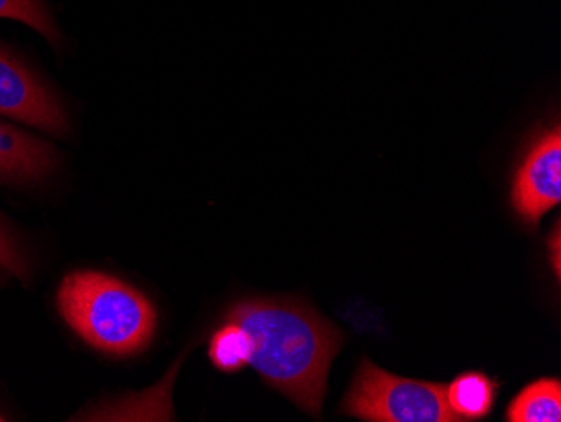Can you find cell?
Masks as SVG:
<instances>
[{
    "instance_id": "obj_7",
    "label": "cell",
    "mask_w": 561,
    "mask_h": 422,
    "mask_svg": "<svg viewBox=\"0 0 561 422\" xmlns=\"http://www.w3.org/2000/svg\"><path fill=\"white\" fill-rule=\"evenodd\" d=\"M447 404L459 421H479L493 411L496 384L481 372H468L446 387Z\"/></svg>"
},
{
    "instance_id": "obj_13",
    "label": "cell",
    "mask_w": 561,
    "mask_h": 422,
    "mask_svg": "<svg viewBox=\"0 0 561 422\" xmlns=\"http://www.w3.org/2000/svg\"><path fill=\"white\" fill-rule=\"evenodd\" d=\"M0 421H4V419H2V415H0Z\"/></svg>"
},
{
    "instance_id": "obj_11",
    "label": "cell",
    "mask_w": 561,
    "mask_h": 422,
    "mask_svg": "<svg viewBox=\"0 0 561 422\" xmlns=\"http://www.w3.org/2000/svg\"><path fill=\"white\" fill-rule=\"evenodd\" d=\"M0 270L8 271L22 283L30 282L31 266L18 238L0 216Z\"/></svg>"
},
{
    "instance_id": "obj_12",
    "label": "cell",
    "mask_w": 561,
    "mask_h": 422,
    "mask_svg": "<svg viewBox=\"0 0 561 422\" xmlns=\"http://www.w3.org/2000/svg\"><path fill=\"white\" fill-rule=\"evenodd\" d=\"M4 282V275H2V273H0V283Z\"/></svg>"
},
{
    "instance_id": "obj_4",
    "label": "cell",
    "mask_w": 561,
    "mask_h": 422,
    "mask_svg": "<svg viewBox=\"0 0 561 422\" xmlns=\"http://www.w3.org/2000/svg\"><path fill=\"white\" fill-rule=\"evenodd\" d=\"M0 115L53 135L69 130L59 98L21 59L0 47Z\"/></svg>"
},
{
    "instance_id": "obj_3",
    "label": "cell",
    "mask_w": 561,
    "mask_h": 422,
    "mask_svg": "<svg viewBox=\"0 0 561 422\" xmlns=\"http://www.w3.org/2000/svg\"><path fill=\"white\" fill-rule=\"evenodd\" d=\"M446 387L393 376L364 358L340 414L374 422H461L447 404Z\"/></svg>"
},
{
    "instance_id": "obj_8",
    "label": "cell",
    "mask_w": 561,
    "mask_h": 422,
    "mask_svg": "<svg viewBox=\"0 0 561 422\" xmlns=\"http://www.w3.org/2000/svg\"><path fill=\"white\" fill-rule=\"evenodd\" d=\"M510 422H560L561 383L540 379L529 384L513 399L506 411Z\"/></svg>"
},
{
    "instance_id": "obj_6",
    "label": "cell",
    "mask_w": 561,
    "mask_h": 422,
    "mask_svg": "<svg viewBox=\"0 0 561 422\" xmlns=\"http://www.w3.org/2000/svg\"><path fill=\"white\" fill-rule=\"evenodd\" d=\"M58 167L53 145L19 130L0 119V182L33 184L43 181Z\"/></svg>"
},
{
    "instance_id": "obj_10",
    "label": "cell",
    "mask_w": 561,
    "mask_h": 422,
    "mask_svg": "<svg viewBox=\"0 0 561 422\" xmlns=\"http://www.w3.org/2000/svg\"><path fill=\"white\" fill-rule=\"evenodd\" d=\"M0 18L14 19L58 44L59 33L43 0H0Z\"/></svg>"
},
{
    "instance_id": "obj_1",
    "label": "cell",
    "mask_w": 561,
    "mask_h": 422,
    "mask_svg": "<svg viewBox=\"0 0 561 422\" xmlns=\"http://www.w3.org/2000/svg\"><path fill=\"white\" fill-rule=\"evenodd\" d=\"M226 318L251 337L249 365L302 411L320 418L328 370L345 340L340 330L295 301H239Z\"/></svg>"
},
{
    "instance_id": "obj_9",
    "label": "cell",
    "mask_w": 561,
    "mask_h": 422,
    "mask_svg": "<svg viewBox=\"0 0 561 422\" xmlns=\"http://www.w3.org/2000/svg\"><path fill=\"white\" fill-rule=\"evenodd\" d=\"M252 354L251 337L236 321H227L210 340L209 358L219 370L238 372L249 365Z\"/></svg>"
},
{
    "instance_id": "obj_5",
    "label": "cell",
    "mask_w": 561,
    "mask_h": 422,
    "mask_svg": "<svg viewBox=\"0 0 561 422\" xmlns=\"http://www.w3.org/2000/svg\"><path fill=\"white\" fill-rule=\"evenodd\" d=\"M561 201V128L554 125L533 141L516 172L512 204L523 223L537 228Z\"/></svg>"
},
{
    "instance_id": "obj_2",
    "label": "cell",
    "mask_w": 561,
    "mask_h": 422,
    "mask_svg": "<svg viewBox=\"0 0 561 422\" xmlns=\"http://www.w3.org/2000/svg\"><path fill=\"white\" fill-rule=\"evenodd\" d=\"M66 323L88 345L112 357H131L150 345L157 310L144 293L100 271H75L58 289Z\"/></svg>"
}]
</instances>
